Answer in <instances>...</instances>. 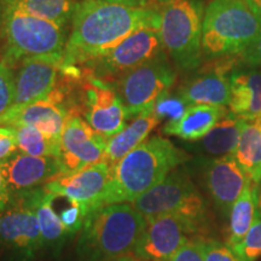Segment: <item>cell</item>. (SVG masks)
<instances>
[{
    "label": "cell",
    "mask_w": 261,
    "mask_h": 261,
    "mask_svg": "<svg viewBox=\"0 0 261 261\" xmlns=\"http://www.w3.org/2000/svg\"><path fill=\"white\" fill-rule=\"evenodd\" d=\"M145 25H159L155 8H135L108 0L77 2L67 39L63 65L79 67L103 56Z\"/></svg>",
    "instance_id": "6da1fadb"
},
{
    "label": "cell",
    "mask_w": 261,
    "mask_h": 261,
    "mask_svg": "<svg viewBox=\"0 0 261 261\" xmlns=\"http://www.w3.org/2000/svg\"><path fill=\"white\" fill-rule=\"evenodd\" d=\"M188 156L171 140L151 137L110 167L102 207L132 203L187 161Z\"/></svg>",
    "instance_id": "7a4b0ae2"
},
{
    "label": "cell",
    "mask_w": 261,
    "mask_h": 261,
    "mask_svg": "<svg viewBox=\"0 0 261 261\" xmlns=\"http://www.w3.org/2000/svg\"><path fill=\"white\" fill-rule=\"evenodd\" d=\"M146 219L132 203L107 204L92 212L77 238V254L86 261H108L135 254Z\"/></svg>",
    "instance_id": "3957f363"
},
{
    "label": "cell",
    "mask_w": 261,
    "mask_h": 261,
    "mask_svg": "<svg viewBox=\"0 0 261 261\" xmlns=\"http://www.w3.org/2000/svg\"><path fill=\"white\" fill-rule=\"evenodd\" d=\"M260 32V18L242 0H212L204 10L202 50L211 57L238 56Z\"/></svg>",
    "instance_id": "277c9868"
},
{
    "label": "cell",
    "mask_w": 261,
    "mask_h": 261,
    "mask_svg": "<svg viewBox=\"0 0 261 261\" xmlns=\"http://www.w3.org/2000/svg\"><path fill=\"white\" fill-rule=\"evenodd\" d=\"M160 35L165 50L175 65L190 71L202 62V25L204 0H156Z\"/></svg>",
    "instance_id": "5b68a950"
},
{
    "label": "cell",
    "mask_w": 261,
    "mask_h": 261,
    "mask_svg": "<svg viewBox=\"0 0 261 261\" xmlns=\"http://www.w3.org/2000/svg\"><path fill=\"white\" fill-rule=\"evenodd\" d=\"M65 27L16 10H0V33L4 40L3 61L14 68L33 57H63Z\"/></svg>",
    "instance_id": "8992f818"
},
{
    "label": "cell",
    "mask_w": 261,
    "mask_h": 261,
    "mask_svg": "<svg viewBox=\"0 0 261 261\" xmlns=\"http://www.w3.org/2000/svg\"><path fill=\"white\" fill-rule=\"evenodd\" d=\"M132 205L145 219L174 214L192 221L202 230L207 224V202L192 181L190 174L179 167L154 188L136 198Z\"/></svg>",
    "instance_id": "52a82bcc"
},
{
    "label": "cell",
    "mask_w": 261,
    "mask_h": 261,
    "mask_svg": "<svg viewBox=\"0 0 261 261\" xmlns=\"http://www.w3.org/2000/svg\"><path fill=\"white\" fill-rule=\"evenodd\" d=\"M177 73L166 57L165 51L154 60L127 71L119 77L116 90L128 117L152 112L156 100L171 91Z\"/></svg>",
    "instance_id": "ba28073f"
},
{
    "label": "cell",
    "mask_w": 261,
    "mask_h": 261,
    "mask_svg": "<svg viewBox=\"0 0 261 261\" xmlns=\"http://www.w3.org/2000/svg\"><path fill=\"white\" fill-rule=\"evenodd\" d=\"M44 250L31 191L14 195L0 212V252L12 261H35Z\"/></svg>",
    "instance_id": "9c48e42d"
},
{
    "label": "cell",
    "mask_w": 261,
    "mask_h": 261,
    "mask_svg": "<svg viewBox=\"0 0 261 261\" xmlns=\"http://www.w3.org/2000/svg\"><path fill=\"white\" fill-rule=\"evenodd\" d=\"M84 79V77H83ZM80 80V90L74 93L73 114L85 116V121L104 139H110L125 128L129 119L122 100L112 85L87 75Z\"/></svg>",
    "instance_id": "30bf717a"
},
{
    "label": "cell",
    "mask_w": 261,
    "mask_h": 261,
    "mask_svg": "<svg viewBox=\"0 0 261 261\" xmlns=\"http://www.w3.org/2000/svg\"><path fill=\"white\" fill-rule=\"evenodd\" d=\"M159 28V25H145L137 29L108 54L84 64V68L91 76L103 81L122 76L165 51Z\"/></svg>",
    "instance_id": "8fae6325"
},
{
    "label": "cell",
    "mask_w": 261,
    "mask_h": 261,
    "mask_svg": "<svg viewBox=\"0 0 261 261\" xmlns=\"http://www.w3.org/2000/svg\"><path fill=\"white\" fill-rule=\"evenodd\" d=\"M202 228L180 215L165 214L146 219L135 255L145 261H169Z\"/></svg>",
    "instance_id": "7c38bea8"
},
{
    "label": "cell",
    "mask_w": 261,
    "mask_h": 261,
    "mask_svg": "<svg viewBox=\"0 0 261 261\" xmlns=\"http://www.w3.org/2000/svg\"><path fill=\"white\" fill-rule=\"evenodd\" d=\"M69 90L67 84L58 80L56 87L46 98L23 107L11 108V110L3 117L2 126H9L12 128L34 126L51 138L61 140L65 122L69 119L65 109Z\"/></svg>",
    "instance_id": "4fadbf2b"
},
{
    "label": "cell",
    "mask_w": 261,
    "mask_h": 261,
    "mask_svg": "<svg viewBox=\"0 0 261 261\" xmlns=\"http://www.w3.org/2000/svg\"><path fill=\"white\" fill-rule=\"evenodd\" d=\"M106 148L107 139L94 132L83 117H69L61 136L60 174H71L104 161Z\"/></svg>",
    "instance_id": "5bb4252c"
},
{
    "label": "cell",
    "mask_w": 261,
    "mask_h": 261,
    "mask_svg": "<svg viewBox=\"0 0 261 261\" xmlns=\"http://www.w3.org/2000/svg\"><path fill=\"white\" fill-rule=\"evenodd\" d=\"M109 177L110 166L100 161L71 174H58L44 187L57 197L81 205L90 215L102 207Z\"/></svg>",
    "instance_id": "9a60e30c"
},
{
    "label": "cell",
    "mask_w": 261,
    "mask_h": 261,
    "mask_svg": "<svg viewBox=\"0 0 261 261\" xmlns=\"http://www.w3.org/2000/svg\"><path fill=\"white\" fill-rule=\"evenodd\" d=\"M202 177L205 190L224 217H228L234 201L250 180L233 155L204 160Z\"/></svg>",
    "instance_id": "2e32d148"
},
{
    "label": "cell",
    "mask_w": 261,
    "mask_h": 261,
    "mask_svg": "<svg viewBox=\"0 0 261 261\" xmlns=\"http://www.w3.org/2000/svg\"><path fill=\"white\" fill-rule=\"evenodd\" d=\"M63 57L47 56L23 60L14 73V107H23L46 98L58 83Z\"/></svg>",
    "instance_id": "e0dca14e"
},
{
    "label": "cell",
    "mask_w": 261,
    "mask_h": 261,
    "mask_svg": "<svg viewBox=\"0 0 261 261\" xmlns=\"http://www.w3.org/2000/svg\"><path fill=\"white\" fill-rule=\"evenodd\" d=\"M0 169L12 195L44 187L61 173L58 159L15 152L0 162Z\"/></svg>",
    "instance_id": "ac0fdd59"
},
{
    "label": "cell",
    "mask_w": 261,
    "mask_h": 261,
    "mask_svg": "<svg viewBox=\"0 0 261 261\" xmlns=\"http://www.w3.org/2000/svg\"><path fill=\"white\" fill-rule=\"evenodd\" d=\"M236 64L234 58H224L182 84L177 93L190 106L227 107L231 100V80L227 73Z\"/></svg>",
    "instance_id": "d6986e66"
},
{
    "label": "cell",
    "mask_w": 261,
    "mask_h": 261,
    "mask_svg": "<svg viewBox=\"0 0 261 261\" xmlns=\"http://www.w3.org/2000/svg\"><path fill=\"white\" fill-rule=\"evenodd\" d=\"M230 80V112L246 120L261 117V70H234Z\"/></svg>",
    "instance_id": "ffe728a7"
},
{
    "label": "cell",
    "mask_w": 261,
    "mask_h": 261,
    "mask_svg": "<svg viewBox=\"0 0 261 261\" xmlns=\"http://www.w3.org/2000/svg\"><path fill=\"white\" fill-rule=\"evenodd\" d=\"M35 214H37L44 250L60 253L70 234L62 224L60 215L54 208V202L57 196L48 191L45 187H40L31 191Z\"/></svg>",
    "instance_id": "44dd1931"
},
{
    "label": "cell",
    "mask_w": 261,
    "mask_h": 261,
    "mask_svg": "<svg viewBox=\"0 0 261 261\" xmlns=\"http://www.w3.org/2000/svg\"><path fill=\"white\" fill-rule=\"evenodd\" d=\"M246 122V119L228 110L226 115L219 120L203 138L197 140L192 148L212 158L234 155Z\"/></svg>",
    "instance_id": "7402d4cb"
},
{
    "label": "cell",
    "mask_w": 261,
    "mask_h": 261,
    "mask_svg": "<svg viewBox=\"0 0 261 261\" xmlns=\"http://www.w3.org/2000/svg\"><path fill=\"white\" fill-rule=\"evenodd\" d=\"M227 112L226 107L190 106L179 121L165 125L163 133L189 142H197L203 138Z\"/></svg>",
    "instance_id": "603a6c76"
},
{
    "label": "cell",
    "mask_w": 261,
    "mask_h": 261,
    "mask_svg": "<svg viewBox=\"0 0 261 261\" xmlns=\"http://www.w3.org/2000/svg\"><path fill=\"white\" fill-rule=\"evenodd\" d=\"M160 123L152 112L136 116L129 125L107 140L104 161L110 167L115 166L122 158L145 142L152 129Z\"/></svg>",
    "instance_id": "cb8c5ba5"
},
{
    "label": "cell",
    "mask_w": 261,
    "mask_h": 261,
    "mask_svg": "<svg viewBox=\"0 0 261 261\" xmlns=\"http://www.w3.org/2000/svg\"><path fill=\"white\" fill-rule=\"evenodd\" d=\"M76 4V0H0V10H16L67 27Z\"/></svg>",
    "instance_id": "d4e9b609"
},
{
    "label": "cell",
    "mask_w": 261,
    "mask_h": 261,
    "mask_svg": "<svg viewBox=\"0 0 261 261\" xmlns=\"http://www.w3.org/2000/svg\"><path fill=\"white\" fill-rule=\"evenodd\" d=\"M256 201L257 185L249 180L228 212V246L234 247L240 243L252 227L257 213Z\"/></svg>",
    "instance_id": "484cf974"
},
{
    "label": "cell",
    "mask_w": 261,
    "mask_h": 261,
    "mask_svg": "<svg viewBox=\"0 0 261 261\" xmlns=\"http://www.w3.org/2000/svg\"><path fill=\"white\" fill-rule=\"evenodd\" d=\"M234 158L254 184L261 181V117L247 120Z\"/></svg>",
    "instance_id": "4316f807"
},
{
    "label": "cell",
    "mask_w": 261,
    "mask_h": 261,
    "mask_svg": "<svg viewBox=\"0 0 261 261\" xmlns=\"http://www.w3.org/2000/svg\"><path fill=\"white\" fill-rule=\"evenodd\" d=\"M15 129L19 151L32 156L58 159L61 140L51 138L34 126H21Z\"/></svg>",
    "instance_id": "83f0119b"
},
{
    "label": "cell",
    "mask_w": 261,
    "mask_h": 261,
    "mask_svg": "<svg viewBox=\"0 0 261 261\" xmlns=\"http://www.w3.org/2000/svg\"><path fill=\"white\" fill-rule=\"evenodd\" d=\"M189 107L190 104L185 102L178 93H171V91H168L156 100L152 114L158 117L160 122L165 121V125H168L179 121Z\"/></svg>",
    "instance_id": "f1b7e54d"
},
{
    "label": "cell",
    "mask_w": 261,
    "mask_h": 261,
    "mask_svg": "<svg viewBox=\"0 0 261 261\" xmlns=\"http://www.w3.org/2000/svg\"><path fill=\"white\" fill-rule=\"evenodd\" d=\"M196 240L204 261H243L227 243L205 236H197Z\"/></svg>",
    "instance_id": "f546056e"
},
{
    "label": "cell",
    "mask_w": 261,
    "mask_h": 261,
    "mask_svg": "<svg viewBox=\"0 0 261 261\" xmlns=\"http://www.w3.org/2000/svg\"><path fill=\"white\" fill-rule=\"evenodd\" d=\"M243 261H255L261 256V217L256 214L255 220L240 243L232 247Z\"/></svg>",
    "instance_id": "4dcf8cb0"
},
{
    "label": "cell",
    "mask_w": 261,
    "mask_h": 261,
    "mask_svg": "<svg viewBox=\"0 0 261 261\" xmlns=\"http://www.w3.org/2000/svg\"><path fill=\"white\" fill-rule=\"evenodd\" d=\"M15 81L14 71L4 61L0 62V125L2 120L14 107Z\"/></svg>",
    "instance_id": "1f68e13d"
},
{
    "label": "cell",
    "mask_w": 261,
    "mask_h": 261,
    "mask_svg": "<svg viewBox=\"0 0 261 261\" xmlns=\"http://www.w3.org/2000/svg\"><path fill=\"white\" fill-rule=\"evenodd\" d=\"M67 202L68 207L64 208L61 213H58V215H60L61 221L64 225L65 230L68 231L70 237H73L74 234H76L83 230L85 221H86L89 214L86 213V211L81 205L68 200Z\"/></svg>",
    "instance_id": "d6a6232c"
},
{
    "label": "cell",
    "mask_w": 261,
    "mask_h": 261,
    "mask_svg": "<svg viewBox=\"0 0 261 261\" xmlns=\"http://www.w3.org/2000/svg\"><path fill=\"white\" fill-rule=\"evenodd\" d=\"M17 151L16 129L9 126H0V162Z\"/></svg>",
    "instance_id": "836d02e7"
},
{
    "label": "cell",
    "mask_w": 261,
    "mask_h": 261,
    "mask_svg": "<svg viewBox=\"0 0 261 261\" xmlns=\"http://www.w3.org/2000/svg\"><path fill=\"white\" fill-rule=\"evenodd\" d=\"M237 57L240 60L238 61L240 63L247 65L250 69L261 68V32L255 40L243 52H241Z\"/></svg>",
    "instance_id": "e575fe53"
},
{
    "label": "cell",
    "mask_w": 261,
    "mask_h": 261,
    "mask_svg": "<svg viewBox=\"0 0 261 261\" xmlns=\"http://www.w3.org/2000/svg\"><path fill=\"white\" fill-rule=\"evenodd\" d=\"M196 237L184 244L169 261H204Z\"/></svg>",
    "instance_id": "d590c367"
},
{
    "label": "cell",
    "mask_w": 261,
    "mask_h": 261,
    "mask_svg": "<svg viewBox=\"0 0 261 261\" xmlns=\"http://www.w3.org/2000/svg\"><path fill=\"white\" fill-rule=\"evenodd\" d=\"M12 198H14V195L10 191L4 174H3L2 169H0V212L4 211L8 207L10 202L12 201Z\"/></svg>",
    "instance_id": "8d00e7d4"
},
{
    "label": "cell",
    "mask_w": 261,
    "mask_h": 261,
    "mask_svg": "<svg viewBox=\"0 0 261 261\" xmlns=\"http://www.w3.org/2000/svg\"><path fill=\"white\" fill-rule=\"evenodd\" d=\"M108 2L117 3V4L127 6H135V8H143V6L148 5V3L151 2V0H108Z\"/></svg>",
    "instance_id": "74e56055"
},
{
    "label": "cell",
    "mask_w": 261,
    "mask_h": 261,
    "mask_svg": "<svg viewBox=\"0 0 261 261\" xmlns=\"http://www.w3.org/2000/svg\"><path fill=\"white\" fill-rule=\"evenodd\" d=\"M242 2L252 10L261 21V0H242Z\"/></svg>",
    "instance_id": "f35d334b"
},
{
    "label": "cell",
    "mask_w": 261,
    "mask_h": 261,
    "mask_svg": "<svg viewBox=\"0 0 261 261\" xmlns=\"http://www.w3.org/2000/svg\"><path fill=\"white\" fill-rule=\"evenodd\" d=\"M108 261H145V260L136 256L135 254H129V255L120 256V257H116V259H112V260H108Z\"/></svg>",
    "instance_id": "ab89813d"
},
{
    "label": "cell",
    "mask_w": 261,
    "mask_h": 261,
    "mask_svg": "<svg viewBox=\"0 0 261 261\" xmlns=\"http://www.w3.org/2000/svg\"><path fill=\"white\" fill-rule=\"evenodd\" d=\"M256 210H257V215L261 217V181L257 185V201H256Z\"/></svg>",
    "instance_id": "60d3db41"
}]
</instances>
